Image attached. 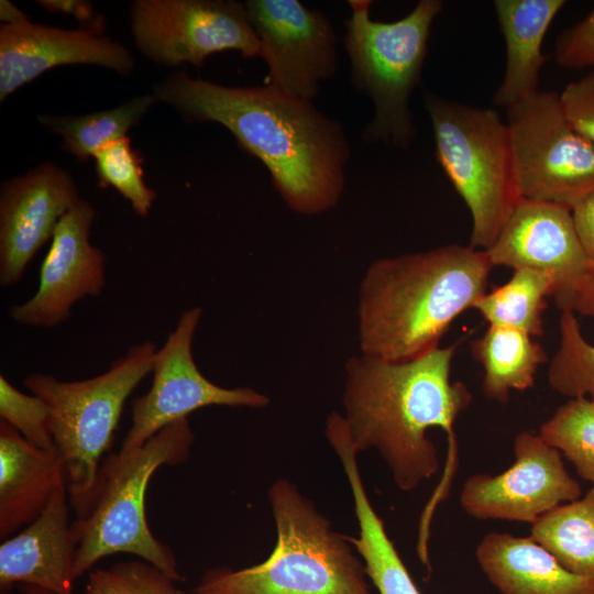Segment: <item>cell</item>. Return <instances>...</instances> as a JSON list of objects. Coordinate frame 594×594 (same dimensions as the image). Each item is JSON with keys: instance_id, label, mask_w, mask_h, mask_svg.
Returning <instances> with one entry per match:
<instances>
[{"instance_id": "obj_13", "label": "cell", "mask_w": 594, "mask_h": 594, "mask_svg": "<svg viewBox=\"0 0 594 594\" xmlns=\"http://www.w3.org/2000/svg\"><path fill=\"white\" fill-rule=\"evenodd\" d=\"M248 19L267 65V85L312 101L337 69V38L328 16L298 0H248Z\"/></svg>"}, {"instance_id": "obj_2", "label": "cell", "mask_w": 594, "mask_h": 594, "mask_svg": "<svg viewBox=\"0 0 594 594\" xmlns=\"http://www.w3.org/2000/svg\"><path fill=\"white\" fill-rule=\"evenodd\" d=\"M457 344L408 361L361 354L345 363L344 421L356 452L375 449L396 486L411 492L439 469L428 437L442 429L452 441L454 425L471 405L469 387L451 380Z\"/></svg>"}, {"instance_id": "obj_37", "label": "cell", "mask_w": 594, "mask_h": 594, "mask_svg": "<svg viewBox=\"0 0 594 594\" xmlns=\"http://www.w3.org/2000/svg\"><path fill=\"white\" fill-rule=\"evenodd\" d=\"M1 24L15 25L29 22V16L9 0L0 1Z\"/></svg>"}, {"instance_id": "obj_36", "label": "cell", "mask_w": 594, "mask_h": 594, "mask_svg": "<svg viewBox=\"0 0 594 594\" xmlns=\"http://www.w3.org/2000/svg\"><path fill=\"white\" fill-rule=\"evenodd\" d=\"M571 212L581 245L594 264V194L578 202Z\"/></svg>"}, {"instance_id": "obj_23", "label": "cell", "mask_w": 594, "mask_h": 594, "mask_svg": "<svg viewBox=\"0 0 594 594\" xmlns=\"http://www.w3.org/2000/svg\"><path fill=\"white\" fill-rule=\"evenodd\" d=\"M559 279L552 272L517 268L510 278L486 292L475 304L488 326L520 330L531 337L543 334L547 298L553 297Z\"/></svg>"}, {"instance_id": "obj_30", "label": "cell", "mask_w": 594, "mask_h": 594, "mask_svg": "<svg viewBox=\"0 0 594 594\" xmlns=\"http://www.w3.org/2000/svg\"><path fill=\"white\" fill-rule=\"evenodd\" d=\"M82 594H188L155 565L139 559L89 572Z\"/></svg>"}, {"instance_id": "obj_19", "label": "cell", "mask_w": 594, "mask_h": 594, "mask_svg": "<svg viewBox=\"0 0 594 594\" xmlns=\"http://www.w3.org/2000/svg\"><path fill=\"white\" fill-rule=\"evenodd\" d=\"M475 558L501 594H594V578L569 571L530 537L488 532Z\"/></svg>"}, {"instance_id": "obj_26", "label": "cell", "mask_w": 594, "mask_h": 594, "mask_svg": "<svg viewBox=\"0 0 594 594\" xmlns=\"http://www.w3.org/2000/svg\"><path fill=\"white\" fill-rule=\"evenodd\" d=\"M529 537L569 571L594 578V485L583 497L542 516Z\"/></svg>"}, {"instance_id": "obj_17", "label": "cell", "mask_w": 594, "mask_h": 594, "mask_svg": "<svg viewBox=\"0 0 594 594\" xmlns=\"http://www.w3.org/2000/svg\"><path fill=\"white\" fill-rule=\"evenodd\" d=\"M485 252L493 267L549 271L557 275L559 285L592 264L579 240L571 209L527 198L518 199Z\"/></svg>"}, {"instance_id": "obj_25", "label": "cell", "mask_w": 594, "mask_h": 594, "mask_svg": "<svg viewBox=\"0 0 594 594\" xmlns=\"http://www.w3.org/2000/svg\"><path fill=\"white\" fill-rule=\"evenodd\" d=\"M156 101L153 94L140 95L112 109L81 116L40 114L38 121L62 136L65 152L86 162L105 146L125 138Z\"/></svg>"}, {"instance_id": "obj_20", "label": "cell", "mask_w": 594, "mask_h": 594, "mask_svg": "<svg viewBox=\"0 0 594 594\" xmlns=\"http://www.w3.org/2000/svg\"><path fill=\"white\" fill-rule=\"evenodd\" d=\"M66 481L57 450H44L0 420V538L34 521Z\"/></svg>"}, {"instance_id": "obj_27", "label": "cell", "mask_w": 594, "mask_h": 594, "mask_svg": "<svg viewBox=\"0 0 594 594\" xmlns=\"http://www.w3.org/2000/svg\"><path fill=\"white\" fill-rule=\"evenodd\" d=\"M559 345L550 360V387L569 398L594 400V344L583 336L576 315L561 310Z\"/></svg>"}, {"instance_id": "obj_35", "label": "cell", "mask_w": 594, "mask_h": 594, "mask_svg": "<svg viewBox=\"0 0 594 594\" xmlns=\"http://www.w3.org/2000/svg\"><path fill=\"white\" fill-rule=\"evenodd\" d=\"M38 6L52 13L69 14L82 24V30L101 34L105 26L102 14L95 11L86 0H40Z\"/></svg>"}, {"instance_id": "obj_11", "label": "cell", "mask_w": 594, "mask_h": 594, "mask_svg": "<svg viewBox=\"0 0 594 594\" xmlns=\"http://www.w3.org/2000/svg\"><path fill=\"white\" fill-rule=\"evenodd\" d=\"M201 316L200 307L183 311L165 344L154 353L151 388L132 400V425L120 450L143 446L161 429L207 406L264 408L270 404L267 396L251 387H221L199 371L193 340Z\"/></svg>"}, {"instance_id": "obj_8", "label": "cell", "mask_w": 594, "mask_h": 594, "mask_svg": "<svg viewBox=\"0 0 594 594\" xmlns=\"http://www.w3.org/2000/svg\"><path fill=\"white\" fill-rule=\"evenodd\" d=\"M436 155L472 218L470 245L487 250L520 198L506 122L497 111L424 95Z\"/></svg>"}, {"instance_id": "obj_7", "label": "cell", "mask_w": 594, "mask_h": 594, "mask_svg": "<svg viewBox=\"0 0 594 594\" xmlns=\"http://www.w3.org/2000/svg\"><path fill=\"white\" fill-rule=\"evenodd\" d=\"M156 350L152 341L134 344L105 373L82 381L65 382L44 373L25 377V387L48 407L50 431L64 462L73 508L92 488L124 403L151 373Z\"/></svg>"}, {"instance_id": "obj_22", "label": "cell", "mask_w": 594, "mask_h": 594, "mask_svg": "<svg viewBox=\"0 0 594 594\" xmlns=\"http://www.w3.org/2000/svg\"><path fill=\"white\" fill-rule=\"evenodd\" d=\"M471 353L483 367V394L502 404L512 392L531 388L540 365L548 360L546 350L530 334L495 326L472 340Z\"/></svg>"}, {"instance_id": "obj_6", "label": "cell", "mask_w": 594, "mask_h": 594, "mask_svg": "<svg viewBox=\"0 0 594 594\" xmlns=\"http://www.w3.org/2000/svg\"><path fill=\"white\" fill-rule=\"evenodd\" d=\"M344 50L355 88L374 106L365 127V143L384 142L408 148L415 138L410 97L420 81L431 26L443 2L420 0L404 18L383 22L371 18L370 0H349Z\"/></svg>"}, {"instance_id": "obj_16", "label": "cell", "mask_w": 594, "mask_h": 594, "mask_svg": "<svg viewBox=\"0 0 594 594\" xmlns=\"http://www.w3.org/2000/svg\"><path fill=\"white\" fill-rule=\"evenodd\" d=\"M74 64L101 66L123 76L134 68L131 52L102 34L31 21L0 25V101L46 70Z\"/></svg>"}, {"instance_id": "obj_29", "label": "cell", "mask_w": 594, "mask_h": 594, "mask_svg": "<svg viewBox=\"0 0 594 594\" xmlns=\"http://www.w3.org/2000/svg\"><path fill=\"white\" fill-rule=\"evenodd\" d=\"M98 184L113 187L130 201L134 212L146 217L156 199V191L143 179L142 158L132 148L128 136L110 143L95 156Z\"/></svg>"}, {"instance_id": "obj_33", "label": "cell", "mask_w": 594, "mask_h": 594, "mask_svg": "<svg viewBox=\"0 0 594 594\" xmlns=\"http://www.w3.org/2000/svg\"><path fill=\"white\" fill-rule=\"evenodd\" d=\"M559 94L563 111L571 124L594 143V70L569 82Z\"/></svg>"}, {"instance_id": "obj_34", "label": "cell", "mask_w": 594, "mask_h": 594, "mask_svg": "<svg viewBox=\"0 0 594 594\" xmlns=\"http://www.w3.org/2000/svg\"><path fill=\"white\" fill-rule=\"evenodd\" d=\"M553 299L560 310L594 319V264L559 285Z\"/></svg>"}, {"instance_id": "obj_28", "label": "cell", "mask_w": 594, "mask_h": 594, "mask_svg": "<svg viewBox=\"0 0 594 594\" xmlns=\"http://www.w3.org/2000/svg\"><path fill=\"white\" fill-rule=\"evenodd\" d=\"M539 436L594 485V400L570 398L540 426Z\"/></svg>"}, {"instance_id": "obj_5", "label": "cell", "mask_w": 594, "mask_h": 594, "mask_svg": "<svg viewBox=\"0 0 594 594\" xmlns=\"http://www.w3.org/2000/svg\"><path fill=\"white\" fill-rule=\"evenodd\" d=\"M194 441L195 435L186 418L161 429L139 448L120 450L102 459L92 488L74 507L75 580L105 557L130 553L155 565L176 582L184 581L173 550L156 539L150 529L145 495L156 470L184 463Z\"/></svg>"}, {"instance_id": "obj_3", "label": "cell", "mask_w": 594, "mask_h": 594, "mask_svg": "<svg viewBox=\"0 0 594 594\" xmlns=\"http://www.w3.org/2000/svg\"><path fill=\"white\" fill-rule=\"evenodd\" d=\"M493 268L486 252L470 244L375 260L358 293L361 353L408 361L436 349L487 292Z\"/></svg>"}, {"instance_id": "obj_15", "label": "cell", "mask_w": 594, "mask_h": 594, "mask_svg": "<svg viewBox=\"0 0 594 594\" xmlns=\"http://www.w3.org/2000/svg\"><path fill=\"white\" fill-rule=\"evenodd\" d=\"M68 170L45 162L0 187V285L23 276L36 252L52 240L63 217L80 200Z\"/></svg>"}, {"instance_id": "obj_10", "label": "cell", "mask_w": 594, "mask_h": 594, "mask_svg": "<svg viewBox=\"0 0 594 594\" xmlns=\"http://www.w3.org/2000/svg\"><path fill=\"white\" fill-rule=\"evenodd\" d=\"M130 21L136 48L167 67L200 68L207 57L226 51L261 56L244 3L234 0H136Z\"/></svg>"}, {"instance_id": "obj_12", "label": "cell", "mask_w": 594, "mask_h": 594, "mask_svg": "<svg viewBox=\"0 0 594 594\" xmlns=\"http://www.w3.org/2000/svg\"><path fill=\"white\" fill-rule=\"evenodd\" d=\"M513 448L515 461L507 470L496 475L473 474L464 481L460 505L469 516L534 525L556 507L582 496L560 451L539 433L520 431Z\"/></svg>"}, {"instance_id": "obj_31", "label": "cell", "mask_w": 594, "mask_h": 594, "mask_svg": "<svg viewBox=\"0 0 594 594\" xmlns=\"http://www.w3.org/2000/svg\"><path fill=\"white\" fill-rule=\"evenodd\" d=\"M0 418L35 447L56 450L46 404L33 394L20 392L3 375L0 376Z\"/></svg>"}, {"instance_id": "obj_14", "label": "cell", "mask_w": 594, "mask_h": 594, "mask_svg": "<svg viewBox=\"0 0 594 594\" xmlns=\"http://www.w3.org/2000/svg\"><path fill=\"white\" fill-rule=\"evenodd\" d=\"M94 206L80 199L59 221L40 270L35 294L10 308L19 324L53 328L68 319L72 307L98 296L106 284V255L89 241Z\"/></svg>"}, {"instance_id": "obj_32", "label": "cell", "mask_w": 594, "mask_h": 594, "mask_svg": "<svg viewBox=\"0 0 594 594\" xmlns=\"http://www.w3.org/2000/svg\"><path fill=\"white\" fill-rule=\"evenodd\" d=\"M554 58L568 69L594 67V9L558 35Z\"/></svg>"}, {"instance_id": "obj_18", "label": "cell", "mask_w": 594, "mask_h": 594, "mask_svg": "<svg viewBox=\"0 0 594 594\" xmlns=\"http://www.w3.org/2000/svg\"><path fill=\"white\" fill-rule=\"evenodd\" d=\"M66 481L44 512L0 546V593L32 585L54 594H74L77 542L72 529Z\"/></svg>"}, {"instance_id": "obj_21", "label": "cell", "mask_w": 594, "mask_h": 594, "mask_svg": "<svg viewBox=\"0 0 594 594\" xmlns=\"http://www.w3.org/2000/svg\"><path fill=\"white\" fill-rule=\"evenodd\" d=\"M565 3L564 0L494 1L506 46V67L493 97L495 106L507 109L538 90L540 69L546 62L542 42Z\"/></svg>"}, {"instance_id": "obj_1", "label": "cell", "mask_w": 594, "mask_h": 594, "mask_svg": "<svg viewBox=\"0 0 594 594\" xmlns=\"http://www.w3.org/2000/svg\"><path fill=\"white\" fill-rule=\"evenodd\" d=\"M157 101L188 122H216L267 168L295 212L334 208L344 189L350 143L342 124L307 101L271 86L230 87L176 70L153 85Z\"/></svg>"}, {"instance_id": "obj_9", "label": "cell", "mask_w": 594, "mask_h": 594, "mask_svg": "<svg viewBox=\"0 0 594 594\" xmlns=\"http://www.w3.org/2000/svg\"><path fill=\"white\" fill-rule=\"evenodd\" d=\"M520 198L572 209L594 194V143L566 118L560 94L537 90L506 109Z\"/></svg>"}, {"instance_id": "obj_38", "label": "cell", "mask_w": 594, "mask_h": 594, "mask_svg": "<svg viewBox=\"0 0 594 594\" xmlns=\"http://www.w3.org/2000/svg\"><path fill=\"white\" fill-rule=\"evenodd\" d=\"M18 588L21 594H54L47 590L26 584L18 585Z\"/></svg>"}, {"instance_id": "obj_24", "label": "cell", "mask_w": 594, "mask_h": 594, "mask_svg": "<svg viewBox=\"0 0 594 594\" xmlns=\"http://www.w3.org/2000/svg\"><path fill=\"white\" fill-rule=\"evenodd\" d=\"M348 482L359 524L358 537L349 539L364 562L369 580L378 594H421L371 504L361 474L351 473Z\"/></svg>"}, {"instance_id": "obj_4", "label": "cell", "mask_w": 594, "mask_h": 594, "mask_svg": "<svg viewBox=\"0 0 594 594\" xmlns=\"http://www.w3.org/2000/svg\"><path fill=\"white\" fill-rule=\"evenodd\" d=\"M274 550L241 570H207L191 594H373L364 562L349 539L287 479L268 490Z\"/></svg>"}]
</instances>
